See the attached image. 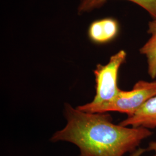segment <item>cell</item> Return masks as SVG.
Listing matches in <instances>:
<instances>
[{"instance_id":"1","label":"cell","mask_w":156,"mask_h":156,"mask_svg":"<svg viewBox=\"0 0 156 156\" xmlns=\"http://www.w3.org/2000/svg\"><path fill=\"white\" fill-rule=\"evenodd\" d=\"M67 123L53 135V142L66 141L76 145L79 156H124L136 151L153 133L143 127H128L112 123L106 113H90L65 105Z\"/></svg>"},{"instance_id":"2","label":"cell","mask_w":156,"mask_h":156,"mask_svg":"<svg viewBox=\"0 0 156 156\" xmlns=\"http://www.w3.org/2000/svg\"><path fill=\"white\" fill-rule=\"evenodd\" d=\"M156 94V80L148 82L139 80L129 91L121 90L117 97L111 102L95 107L82 105L76 108L81 111L90 113H103L108 112H117L133 115L145 102Z\"/></svg>"},{"instance_id":"3","label":"cell","mask_w":156,"mask_h":156,"mask_svg":"<svg viewBox=\"0 0 156 156\" xmlns=\"http://www.w3.org/2000/svg\"><path fill=\"white\" fill-rule=\"evenodd\" d=\"M127 53L120 50L112 56L109 62L102 65L99 64L94 71L96 82V94L93 101L84 104L86 107H95L107 104L113 100L121 89L118 86L119 69L125 62Z\"/></svg>"},{"instance_id":"4","label":"cell","mask_w":156,"mask_h":156,"mask_svg":"<svg viewBox=\"0 0 156 156\" xmlns=\"http://www.w3.org/2000/svg\"><path fill=\"white\" fill-rule=\"evenodd\" d=\"M119 23L116 19L105 17L91 23L87 33L91 42L104 44L115 39L119 33Z\"/></svg>"},{"instance_id":"5","label":"cell","mask_w":156,"mask_h":156,"mask_svg":"<svg viewBox=\"0 0 156 156\" xmlns=\"http://www.w3.org/2000/svg\"><path fill=\"white\" fill-rule=\"evenodd\" d=\"M120 125L131 127L156 128V94L147 101L133 115L127 117Z\"/></svg>"},{"instance_id":"6","label":"cell","mask_w":156,"mask_h":156,"mask_svg":"<svg viewBox=\"0 0 156 156\" xmlns=\"http://www.w3.org/2000/svg\"><path fill=\"white\" fill-rule=\"evenodd\" d=\"M149 40L140 49V53L145 56L147 64V73L152 79L156 78V19L149 23Z\"/></svg>"},{"instance_id":"7","label":"cell","mask_w":156,"mask_h":156,"mask_svg":"<svg viewBox=\"0 0 156 156\" xmlns=\"http://www.w3.org/2000/svg\"><path fill=\"white\" fill-rule=\"evenodd\" d=\"M108 0H81L78 7V13L82 14L98 9ZM140 6L147 12L153 19H156V0H127Z\"/></svg>"},{"instance_id":"8","label":"cell","mask_w":156,"mask_h":156,"mask_svg":"<svg viewBox=\"0 0 156 156\" xmlns=\"http://www.w3.org/2000/svg\"><path fill=\"white\" fill-rule=\"evenodd\" d=\"M146 151H147L146 148L138 147L136 151L131 153L130 156H142Z\"/></svg>"},{"instance_id":"9","label":"cell","mask_w":156,"mask_h":156,"mask_svg":"<svg viewBox=\"0 0 156 156\" xmlns=\"http://www.w3.org/2000/svg\"><path fill=\"white\" fill-rule=\"evenodd\" d=\"M147 151H151L154 152L153 156H156V141H151L149 142L148 147L146 148Z\"/></svg>"}]
</instances>
